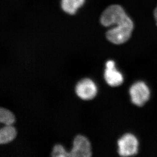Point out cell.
<instances>
[{
  "label": "cell",
  "instance_id": "obj_11",
  "mask_svg": "<svg viewBox=\"0 0 157 157\" xmlns=\"http://www.w3.org/2000/svg\"><path fill=\"white\" fill-rule=\"evenodd\" d=\"M154 16L155 18V19H156V22H157V7H156V9H155V10Z\"/></svg>",
  "mask_w": 157,
  "mask_h": 157
},
{
  "label": "cell",
  "instance_id": "obj_7",
  "mask_svg": "<svg viewBox=\"0 0 157 157\" xmlns=\"http://www.w3.org/2000/svg\"><path fill=\"white\" fill-rule=\"evenodd\" d=\"M17 131L11 125H6L0 130V144L11 142L17 136Z\"/></svg>",
  "mask_w": 157,
  "mask_h": 157
},
{
  "label": "cell",
  "instance_id": "obj_5",
  "mask_svg": "<svg viewBox=\"0 0 157 157\" xmlns=\"http://www.w3.org/2000/svg\"><path fill=\"white\" fill-rule=\"evenodd\" d=\"M76 93L82 99L89 100L93 99L97 94V90L95 83L90 79H83L77 83Z\"/></svg>",
  "mask_w": 157,
  "mask_h": 157
},
{
  "label": "cell",
  "instance_id": "obj_1",
  "mask_svg": "<svg viewBox=\"0 0 157 157\" xmlns=\"http://www.w3.org/2000/svg\"><path fill=\"white\" fill-rule=\"evenodd\" d=\"M100 22L104 27L116 25L106 33L107 39L116 44H123L129 40L133 29V22L118 5L107 8L102 13Z\"/></svg>",
  "mask_w": 157,
  "mask_h": 157
},
{
  "label": "cell",
  "instance_id": "obj_9",
  "mask_svg": "<svg viewBox=\"0 0 157 157\" xmlns=\"http://www.w3.org/2000/svg\"><path fill=\"white\" fill-rule=\"evenodd\" d=\"M15 117L9 110L1 107L0 109V122L6 125H11L15 122Z\"/></svg>",
  "mask_w": 157,
  "mask_h": 157
},
{
  "label": "cell",
  "instance_id": "obj_8",
  "mask_svg": "<svg viewBox=\"0 0 157 157\" xmlns=\"http://www.w3.org/2000/svg\"><path fill=\"white\" fill-rule=\"evenodd\" d=\"M85 3V0H62L61 7L67 13L74 14Z\"/></svg>",
  "mask_w": 157,
  "mask_h": 157
},
{
  "label": "cell",
  "instance_id": "obj_2",
  "mask_svg": "<svg viewBox=\"0 0 157 157\" xmlns=\"http://www.w3.org/2000/svg\"><path fill=\"white\" fill-rule=\"evenodd\" d=\"M119 155L122 157L132 156L138 152V141L132 134H126L117 141Z\"/></svg>",
  "mask_w": 157,
  "mask_h": 157
},
{
  "label": "cell",
  "instance_id": "obj_6",
  "mask_svg": "<svg viewBox=\"0 0 157 157\" xmlns=\"http://www.w3.org/2000/svg\"><path fill=\"white\" fill-rule=\"evenodd\" d=\"M104 77L107 83L111 86H117L123 83L124 78L121 73L115 67L114 61L109 60L106 63Z\"/></svg>",
  "mask_w": 157,
  "mask_h": 157
},
{
  "label": "cell",
  "instance_id": "obj_4",
  "mask_svg": "<svg viewBox=\"0 0 157 157\" xmlns=\"http://www.w3.org/2000/svg\"><path fill=\"white\" fill-rule=\"evenodd\" d=\"M90 143L86 137L77 135L74 138L70 157H89L92 156Z\"/></svg>",
  "mask_w": 157,
  "mask_h": 157
},
{
  "label": "cell",
  "instance_id": "obj_3",
  "mask_svg": "<svg viewBox=\"0 0 157 157\" xmlns=\"http://www.w3.org/2000/svg\"><path fill=\"white\" fill-rule=\"evenodd\" d=\"M130 94L132 103L138 106H142L149 99L150 91L144 82H137L131 87Z\"/></svg>",
  "mask_w": 157,
  "mask_h": 157
},
{
  "label": "cell",
  "instance_id": "obj_10",
  "mask_svg": "<svg viewBox=\"0 0 157 157\" xmlns=\"http://www.w3.org/2000/svg\"><path fill=\"white\" fill-rule=\"evenodd\" d=\"M52 156L55 157H70V154L66 151L62 145L56 144L53 147Z\"/></svg>",
  "mask_w": 157,
  "mask_h": 157
}]
</instances>
